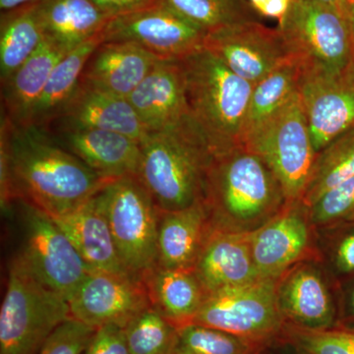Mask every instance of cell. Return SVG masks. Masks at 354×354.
Masks as SVG:
<instances>
[{
    "instance_id": "6da1fadb",
    "label": "cell",
    "mask_w": 354,
    "mask_h": 354,
    "mask_svg": "<svg viewBox=\"0 0 354 354\" xmlns=\"http://www.w3.org/2000/svg\"><path fill=\"white\" fill-rule=\"evenodd\" d=\"M0 140L6 144L16 200L50 216L75 208L109 183L44 128L16 127L3 116Z\"/></svg>"
},
{
    "instance_id": "7a4b0ae2",
    "label": "cell",
    "mask_w": 354,
    "mask_h": 354,
    "mask_svg": "<svg viewBox=\"0 0 354 354\" xmlns=\"http://www.w3.org/2000/svg\"><path fill=\"white\" fill-rule=\"evenodd\" d=\"M204 200L214 230L234 234L255 232L288 203L269 165L244 146L214 156Z\"/></svg>"
},
{
    "instance_id": "3957f363",
    "label": "cell",
    "mask_w": 354,
    "mask_h": 354,
    "mask_svg": "<svg viewBox=\"0 0 354 354\" xmlns=\"http://www.w3.org/2000/svg\"><path fill=\"white\" fill-rule=\"evenodd\" d=\"M139 180L160 211H176L205 199L214 153L193 120L140 142Z\"/></svg>"
},
{
    "instance_id": "277c9868",
    "label": "cell",
    "mask_w": 354,
    "mask_h": 354,
    "mask_svg": "<svg viewBox=\"0 0 354 354\" xmlns=\"http://www.w3.org/2000/svg\"><path fill=\"white\" fill-rule=\"evenodd\" d=\"M181 62L191 120L214 156L243 146L253 84L236 75L205 48Z\"/></svg>"
},
{
    "instance_id": "5b68a950",
    "label": "cell",
    "mask_w": 354,
    "mask_h": 354,
    "mask_svg": "<svg viewBox=\"0 0 354 354\" xmlns=\"http://www.w3.org/2000/svg\"><path fill=\"white\" fill-rule=\"evenodd\" d=\"M70 318L68 300L35 274L22 253L16 254L0 309V354H38Z\"/></svg>"
},
{
    "instance_id": "8992f818",
    "label": "cell",
    "mask_w": 354,
    "mask_h": 354,
    "mask_svg": "<svg viewBox=\"0 0 354 354\" xmlns=\"http://www.w3.org/2000/svg\"><path fill=\"white\" fill-rule=\"evenodd\" d=\"M290 55L302 68L330 74L351 70L354 32L339 9L316 0H293L278 27Z\"/></svg>"
},
{
    "instance_id": "52a82bcc",
    "label": "cell",
    "mask_w": 354,
    "mask_h": 354,
    "mask_svg": "<svg viewBox=\"0 0 354 354\" xmlns=\"http://www.w3.org/2000/svg\"><path fill=\"white\" fill-rule=\"evenodd\" d=\"M123 267L142 279L157 266L160 209L137 176L111 181L99 194Z\"/></svg>"
},
{
    "instance_id": "ba28073f",
    "label": "cell",
    "mask_w": 354,
    "mask_h": 354,
    "mask_svg": "<svg viewBox=\"0 0 354 354\" xmlns=\"http://www.w3.org/2000/svg\"><path fill=\"white\" fill-rule=\"evenodd\" d=\"M243 146L269 165L283 187L286 201L302 200L317 152L298 91L247 137Z\"/></svg>"
},
{
    "instance_id": "9c48e42d",
    "label": "cell",
    "mask_w": 354,
    "mask_h": 354,
    "mask_svg": "<svg viewBox=\"0 0 354 354\" xmlns=\"http://www.w3.org/2000/svg\"><path fill=\"white\" fill-rule=\"evenodd\" d=\"M278 281L262 279L208 293L192 323L272 348L281 339L286 325L279 306Z\"/></svg>"
},
{
    "instance_id": "30bf717a",
    "label": "cell",
    "mask_w": 354,
    "mask_h": 354,
    "mask_svg": "<svg viewBox=\"0 0 354 354\" xmlns=\"http://www.w3.org/2000/svg\"><path fill=\"white\" fill-rule=\"evenodd\" d=\"M207 35L165 0L111 18L102 32L104 41H129L160 59L172 60L202 50Z\"/></svg>"
},
{
    "instance_id": "8fae6325",
    "label": "cell",
    "mask_w": 354,
    "mask_h": 354,
    "mask_svg": "<svg viewBox=\"0 0 354 354\" xmlns=\"http://www.w3.org/2000/svg\"><path fill=\"white\" fill-rule=\"evenodd\" d=\"M20 202L25 232L20 252L46 286L68 300L90 269L50 215L29 203Z\"/></svg>"
},
{
    "instance_id": "7c38bea8",
    "label": "cell",
    "mask_w": 354,
    "mask_h": 354,
    "mask_svg": "<svg viewBox=\"0 0 354 354\" xmlns=\"http://www.w3.org/2000/svg\"><path fill=\"white\" fill-rule=\"evenodd\" d=\"M70 316L90 327L120 325L151 306L143 279L127 272L93 271L68 299Z\"/></svg>"
},
{
    "instance_id": "4fadbf2b",
    "label": "cell",
    "mask_w": 354,
    "mask_h": 354,
    "mask_svg": "<svg viewBox=\"0 0 354 354\" xmlns=\"http://www.w3.org/2000/svg\"><path fill=\"white\" fill-rule=\"evenodd\" d=\"M204 48L253 85L292 57L278 28L266 27L260 21L209 32Z\"/></svg>"
},
{
    "instance_id": "5bb4252c",
    "label": "cell",
    "mask_w": 354,
    "mask_h": 354,
    "mask_svg": "<svg viewBox=\"0 0 354 354\" xmlns=\"http://www.w3.org/2000/svg\"><path fill=\"white\" fill-rule=\"evenodd\" d=\"M309 209L302 200L285 208L249 234L254 263L261 279H279L304 261L314 260Z\"/></svg>"
},
{
    "instance_id": "9a60e30c",
    "label": "cell",
    "mask_w": 354,
    "mask_h": 354,
    "mask_svg": "<svg viewBox=\"0 0 354 354\" xmlns=\"http://www.w3.org/2000/svg\"><path fill=\"white\" fill-rule=\"evenodd\" d=\"M298 94L317 153L354 128V77L302 68Z\"/></svg>"
},
{
    "instance_id": "2e32d148",
    "label": "cell",
    "mask_w": 354,
    "mask_h": 354,
    "mask_svg": "<svg viewBox=\"0 0 354 354\" xmlns=\"http://www.w3.org/2000/svg\"><path fill=\"white\" fill-rule=\"evenodd\" d=\"M277 295L286 324L310 330L330 329L337 325L332 291L314 260L299 263L279 278Z\"/></svg>"
},
{
    "instance_id": "e0dca14e",
    "label": "cell",
    "mask_w": 354,
    "mask_h": 354,
    "mask_svg": "<svg viewBox=\"0 0 354 354\" xmlns=\"http://www.w3.org/2000/svg\"><path fill=\"white\" fill-rule=\"evenodd\" d=\"M127 99L148 132L172 129L189 120L181 59L158 60Z\"/></svg>"
},
{
    "instance_id": "ac0fdd59",
    "label": "cell",
    "mask_w": 354,
    "mask_h": 354,
    "mask_svg": "<svg viewBox=\"0 0 354 354\" xmlns=\"http://www.w3.org/2000/svg\"><path fill=\"white\" fill-rule=\"evenodd\" d=\"M62 146L82 160L104 180H118L138 174L141 146L137 140L120 133L64 127Z\"/></svg>"
},
{
    "instance_id": "d6986e66",
    "label": "cell",
    "mask_w": 354,
    "mask_h": 354,
    "mask_svg": "<svg viewBox=\"0 0 354 354\" xmlns=\"http://www.w3.org/2000/svg\"><path fill=\"white\" fill-rule=\"evenodd\" d=\"M207 295L262 279L251 251L249 234L213 230L193 268Z\"/></svg>"
},
{
    "instance_id": "ffe728a7",
    "label": "cell",
    "mask_w": 354,
    "mask_h": 354,
    "mask_svg": "<svg viewBox=\"0 0 354 354\" xmlns=\"http://www.w3.org/2000/svg\"><path fill=\"white\" fill-rule=\"evenodd\" d=\"M160 58L129 41H102L83 70L81 84L128 97Z\"/></svg>"
},
{
    "instance_id": "44dd1931",
    "label": "cell",
    "mask_w": 354,
    "mask_h": 354,
    "mask_svg": "<svg viewBox=\"0 0 354 354\" xmlns=\"http://www.w3.org/2000/svg\"><path fill=\"white\" fill-rule=\"evenodd\" d=\"M205 200L176 211H160L157 239V266L193 270L213 232Z\"/></svg>"
},
{
    "instance_id": "7402d4cb",
    "label": "cell",
    "mask_w": 354,
    "mask_h": 354,
    "mask_svg": "<svg viewBox=\"0 0 354 354\" xmlns=\"http://www.w3.org/2000/svg\"><path fill=\"white\" fill-rule=\"evenodd\" d=\"M97 194L51 218L68 236L88 269L129 274L121 262Z\"/></svg>"
},
{
    "instance_id": "603a6c76",
    "label": "cell",
    "mask_w": 354,
    "mask_h": 354,
    "mask_svg": "<svg viewBox=\"0 0 354 354\" xmlns=\"http://www.w3.org/2000/svg\"><path fill=\"white\" fill-rule=\"evenodd\" d=\"M64 127L120 133L141 142L149 132L127 97L79 84L58 120Z\"/></svg>"
},
{
    "instance_id": "cb8c5ba5",
    "label": "cell",
    "mask_w": 354,
    "mask_h": 354,
    "mask_svg": "<svg viewBox=\"0 0 354 354\" xmlns=\"http://www.w3.org/2000/svg\"><path fill=\"white\" fill-rule=\"evenodd\" d=\"M69 51L44 37L32 57L1 84L4 116L13 125L29 123L53 69Z\"/></svg>"
},
{
    "instance_id": "d4e9b609",
    "label": "cell",
    "mask_w": 354,
    "mask_h": 354,
    "mask_svg": "<svg viewBox=\"0 0 354 354\" xmlns=\"http://www.w3.org/2000/svg\"><path fill=\"white\" fill-rule=\"evenodd\" d=\"M44 37L72 50L104 32L111 17L93 0H39Z\"/></svg>"
},
{
    "instance_id": "484cf974",
    "label": "cell",
    "mask_w": 354,
    "mask_h": 354,
    "mask_svg": "<svg viewBox=\"0 0 354 354\" xmlns=\"http://www.w3.org/2000/svg\"><path fill=\"white\" fill-rule=\"evenodd\" d=\"M142 279L151 305L177 328L193 322L207 295L193 270L156 266Z\"/></svg>"
},
{
    "instance_id": "4316f807",
    "label": "cell",
    "mask_w": 354,
    "mask_h": 354,
    "mask_svg": "<svg viewBox=\"0 0 354 354\" xmlns=\"http://www.w3.org/2000/svg\"><path fill=\"white\" fill-rule=\"evenodd\" d=\"M102 41L104 37L102 34L77 46L62 58L53 69L26 127L46 129L53 121L58 120L65 106L75 94L88 58Z\"/></svg>"
},
{
    "instance_id": "83f0119b",
    "label": "cell",
    "mask_w": 354,
    "mask_h": 354,
    "mask_svg": "<svg viewBox=\"0 0 354 354\" xmlns=\"http://www.w3.org/2000/svg\"><path fill=\"white\" fill-rule=\"evenodd\" d=\"M39 2V1H38ZM38 2L1 12L0 19V80L6 82L32 57L44 41Z\"/></svg>"
},
{
    "instance_id": "f1b7e54d",
    "label": "cell",
    "mask_w": 354,
    "mask_h": 354,
    "mask_svg": "<svg viewBox=\"0 0 354 354\" xmlns=\"http://www.w3.org/2000/svg\"><path fill=\"white\" fill-rule=\"evenodd\" d=\"M302 66L295 57L279 65L253 86L243 132V143L261 124L290 101L298 91Z\"/></svg>"
},
{
    "instance_id": "f546056e",
    "label": "cell",
    "mask_w": 354,
    "mask_h": 354,
    "mask_svg": "<svg viewBox=\"0 0 354 354\" xmlns=\"http://www.w3.org/2000/svg\"><path fill=\"white\" fill-rule=\"evenodd\" d=\"M354 176V128L317 153L308 185L302 198L312 206L326 192Z\"/></svg>"
},
{
    "instance_id": "4dcf8cb0",
    "label": "cell",
    "mask_w": 354,
    "mask_h": 354,
    "mask_svg": "<svg viewBox=\"0 0 354 354\" xmlns=\"http://www.w3.org/2000/svg\"><path fill=\"white\" fill-rule=\"evenodd\" d=\"M268 348L260 342L191 323L178 328L169 354H264Z\"/></svg>"
},
{
    "instance_id": "1f68e13d",
    "label": "cell",
    "mask_w": 354,
    "mask_h": 354,
    "mask_svg": "<svg viewBox=\"0 0 354 354\" xmlns=\"http://www.w3.org/2000/svg\"><path fill=\"white\" fill-rule=\"evenodd\" d=\"M205 32H211L239 23L259 21L248 0H165Z\"/></svg>"
},
{
    "instance_id": "d6a6232c",
    "label": "cell",
    "mask_w": 354,
    "mask_h": 354,
    "mask_svg": "<svg viewBox=\"0 0 354 354\" xmlns=\"http://www.w3.org/2000/svg\"><path fill=\"white\" fill-rule=\"evenodd\" d=\"M131 354H169L178 328L152 305L123 327Z\"/></svg>"
},
{
    "instance_id": "836d02e7",
    "label": "cell",
    "mask_w": 354,
    "mask_h": 354,
    "mask_svg": "<svg viewBox=\"0 0 354 354\" xmlns=\"http://www.w3.org/2000/svg\"><path fill=\"white\" fill-rule=\"evenodd\" d=\"M279 342L308 354H354V329L337 325L330 329L310 330L286 324Z\"/></svg>"
},
{
    "instance_id": "e575fe53",
    "label": "cell",
    "mask_w": 354,
    "mask_h": 354,
    "mask_svg": "<svg viewBox=\"0 0 354 354\" xmlns=\"http://www.w3.org/2000/svg\"><path fill=\"white\" fill-rule=\"evenodd\" d=\"M308 209L315 227L354 221V176L326 192Z\"/></svg>"
},
{
    "instance_id": "d590c367",
    "label": "cell",
    "mask_w": 354,
    "mask_h": 354,
    "mask_svg": "<svg viewBox=\"0 0 354 354\" xmlns=\"http://www.w3.org/2000/svg\"><path fill=\"white\" fill-rule=\"evenodd\" d=\"M95 330L70 318L53 332L38 354H83Z\"/></svg>"
},
{
    "instance_id": "8d00e7d4",
    "label": "cell",
    "mask_w": 354,
    "mask_h": 354,
    "mask_svg": "<svg viewBox=\"0 0 354 354\" xmlns=\"http://www.w3.org/2000/svg\"><path fill=\"white\" fill-rule=\"evenodd\" d=\"M83 354H131L125 339L124 330L120 325L97 328Z\"/></svg>"
},
{
    "instance_id": "74e56055",
    "label": "cell",
    "mask_w": 354,
    "mask_h": 354,
    "mask_svg": "<svg viewBox=\"0 0 354 354\" xmlns=\"http://www.w3.org/2000/svg\"><path fill=\"white\" fill-rule=\"evenodd\" d=\"M111 18L139 10L155 3L158 0H93Z\"/></svg>"
},
{
    "instance_id": "f35d334b",
    "label": "cell",
    "mask_w": 354,
    "mask_h": 354,
    "mask_svg": "<svg viewBox=\"0 0 354 354\" xmlns=\"http://www.w3.org/2000/svg\"><path fill=\"white\" fill-rule=\"evenodd\" d=\"M335 265L344 274L354 272V232L344 235L335 250Z\"/></svg>"
},
{
    "instance_id": "ab89813d",
    "label": "cell",
    "mask_w": 354,
    "mask_h": 354,
    "mask_svg": "<svg viewBox=\"0 0 354 354\" xmlns=\"http://www.w3.org/2000/svg\"><path fill=\"white\" fill-rule=\"evenodd\" d=\"M260 16L281 20L288 12L293 0H248Z\"/></svg>"
},
{
    "instance_id": "60d3db41",
    "label": "cell",
    "mask_w": 354,
    "mask_h": 354,
    "mask_svg": "<svg viewBox=\"0 0 354 354\" xmlns=\"http://www.w3.org/2000/svg\"><path fill=\"white\" fill-rule=\"evenodd\" d=\"M344 327L354 329V288L349 295L348 307H346V313L344 315V323L339 324Z\"/></svg>"
},
{
    "instance_id": "b9f144b4",
    "label": "cell",
    "mask_w": 354,
    "mask_h": 354,
    "mask_svg": "<svg viewBox=\"0 0 354 354\" xmlns=\"http://www.w3.org/2000/svg\"><path fill=\"white\" fill-rule=\"evenodd\" d=\"M39 0H0V9L1 12L13 10L18 7L28 6V4L35 3Z\"/></svg>"
},
{
    "instance_id": "7bdbcfd3",
    "label": "cell",
    "mask_w": 354,
    "mask_h": 354,
    "mask_svg": "<svg viewBox=\"0 0 354 354\" xmlns=\"http://www.w3.org/2000/svg\"><path fill=\"white\" fill-rule=\"evenodd\" d=\"M274 346L281 349V354H308L291 344H286V342H279Z\"/></svg>"
},
{
    "instance_id": "ee69618b",
    "label": "cell",
    "mask_w": 354,
    "mask_h": 354,
    "mask_svg": "<svg viewBox=\"0 0 354 354\" xmlns=\"http://www.w3.org/2000/svg\"><path fill=\"white\" fill-rule=\"evenodd\" d=\"M346 13L354 32V0H344Z\"/></svg>"
},
{
    "instance_id": "f6af8a7d",
    "label": "cell",
    "mask_w": 354,
    "mask_h": 354,
    "mask_svg": "<svg viewBox=\"0 0 354 354\" xmlns=\"http://www.w3.org/2000/svg\"><path fill=\"white\" fill-rule=\"evenodd\" d=\"M316 1L323 2V3L329 4V6H334L335 8L339 9V11H342V12L346 16V6H344V0H316ZM346 17H348V16H346Z\"/></svg>"
},
{
    "instance_id": "bcb514c9",
    "label": "cell",
    "mask_w": 354,
    "mask_h": 354,
    "mask_svg": "<svg viewBox=\"0 0 354 354\" xmlns=\"http://www.w3.org/2000/svg\"><path fill=\"white\" fill-rule=\"evenodd\" d=\"M349 72H351V75L354 77V51H353V64H351V70H349Z\"/></svg>"
}]
</instances>
